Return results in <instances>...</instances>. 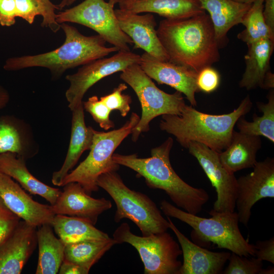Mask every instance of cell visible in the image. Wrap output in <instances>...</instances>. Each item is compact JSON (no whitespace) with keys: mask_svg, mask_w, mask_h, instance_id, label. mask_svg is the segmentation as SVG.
<instances>
[{"mask_svg":"<svg viewBox=\"0 0 274 274\" xmlns=\"http://www.w3.org/2000/svg\"><path fill=\"white\" fill-rule=\"evenodd\" d=\"M83 106L84 110L92 116L101 128L108 130L115 127L114 122L110 118L111 111L97 96H92L87 101H83Z\"/></svg>","mask_w":274,"mask_h":274,"instance_id":"d6a6232c","label":"cell"},{"mask_svg":"<svg viewBox=\"0 0 274 274\" xmlns=\"http://www.w3.org/2000/svg\"><path fill=\"white\" fill-rule=\"evenodd\" d=\"M215 188L217 199L213 210L218 212H233L237 196V179L221 163L219 153L199 143L192 142L187 148Z\"/></svg>","mask_w":274,"mask_h":274,"instance_id":"7c38bea8","label":"cell"},{"mask_svg":"<svg viewBox=\"0 0 274 274\" xmlns=\"http://www.w3.org/2000/svg\"><path fill=\"white\" fill-rule=\"evenodd\" d=\"M68 0H62L59 4L57 5L58 9H61L66 6Z\"/></svg>","mask_w":274,"mask_h":274,"instance_id":"bcb514c9","label":"cell"},{"mask_svg":"<svg viewBox=\"0 0 274 274\" xmlns=\"http://www.w3.org/2000/svg\"><path fill=\"white\" fill-rule=\"evenodd\" d=\"M156 30L171 62L198 73L220 60V46L206 12L185 19H164Z\"/></svg>","mask_w":274,"mask_h":274,"instance_id":"6da1fadb","label":"cell"},{"mask_svg":"<svg viewBox=\"0 0 274 274\" xmlns=\"http://www.w3.org/2000/svg\"><path fill=\"white\" fill-rule=\"evenodd\" d=\"M113 238L105 239H89L65 245L64 261L72 262L90 270L114 245Z\"/></svg>","mask_w":274,"mask_h":274,"instance_id":"f1b7e54d","label":"cell"},{"mask_svg":"<svg viewBox=\"0 0 274 274\" xmlns=\"http://www.w3.org/2000/svg\"><path fill=\"white\" fill-rule=\"evenodd\" d=\"M45 8V15L43 18L41 26L48 27L53 32H57L61 28L60 24L55 20V10L58 9L57 5L53 4L50 0H40Z\"/></svg>","mask_w":274,"mask_h":274,"instance_id":"ab89813d","label":"cell"},{"mask_svg":"<svg viewBox=\"0 0 274 274\" xmlns=\"http://www.w3.org/2000/svg\"><path fill=\"white\" fill-rule=\"evenodd\" d=\"M207 11L215 30L220 47L227 41V35L234 26L241 23L252 4L232 0H197Z\"/></svg>","mask_w":274,"mask_h":274,"instance_id":"cb8c5ba5","label":"cell"},{"mask_svg":"<svg viewBox=\"0 0 274 274\" xmlns=\"http://www.w3.org/2000/svg\"><path fill=\"white\" fill-rule=\"evenodd\" d=\"M20 220L0 199V243L9 236Z\"/></svg>","mask_w":274,"mask_h":274,"instance_id":"8d00e7d4","label":"cell"},{"mask_svg":"<svg viewBox=\"0 0 274 274\" xmlns=\"http://www.w3.org/2000/svg\"><path fill=\"white\" fill-rule=\"evenodd\" d=\"M97 184L110 195L116 204L115 222L123 219L131 220L140 229L142 236L169 229L168 220L155 203L147 195L128 188L117 172L102 174L98 178Z\"/></svg>","mask_w":274,"mask_h":274,"instance_id":"8992f818","label":"cell"},{"mask_svg":"<svg viewBox=\"0 0 274 274\" xmlns=\"http://www.w3.org/2000/svg\"><path fill=\"white\" fill-rule=\"evenodd\" d=\"M173 143V138H167L151 150L150 157L139 158L136 154L114 153L113 160L144 178L148 187L164 191L177 207L197 215L209 200V194L202 188L190 186L175 172L169 159Z\"/></svg>","mask_w":274,"mask_h":274,"instance_id":"7a4b0ae2","label":"cell"},{"mask_svg":"<svg viewBox=\"0 0 274 274\" xmlns=\"http://www.w3.org/2000/svg\"><path fill=\"white\" fill-rule=\"evenodd\" d=\"M113 237L117 244L128 243L137 250L145 274H179L182 262L178 257L182 250L167 231L141 236L131 231L128 224L122 223Z\"/></svg>","mask_w":274,"mask_h":274,"instance_id":"9c48e42d","label":"cell"},{"mask_svg":"<svg viewBox=\"0 0 274 274\" xmlns=\"http://www.w3.org/2000/svg\"><path fill=\"white\" fill-rule=\"evenodd\" d=\"M160 208L166 217L176 218L192 228L191 238L193 243L204 248L216 246L225 249L240 256H254V245L250 244L241 232L237 212H218L212 209L210 218L189 213L166 200Z\"/></svg>","mask_w":274,"mask_h":274,"instance_id":"5b68a950","label":"cell"},{"mask_svg":"<svg viewBox=\"0 0 274 274\" xmlns=\"http://www.w3.org/2000/svg\"><path fill=\"white\" fill-rule=\"evenodd\" d=\"M62 187L55 203L51 205L55 215L78 217L95 225L99 216L112 208L110 200L91 197L78 183L70 182Z\"/></svg>","mask_w":274,"mask_h":274,"instance_id":"ac0fdd59","label":"cell"},{"mask_svg":"<svg viewBox=\"0 0 274 274\" xmlns=\"http://www.w3.org/2000/svg\"><path fill=\"white\" fill-rule=\"evenodd\" d=\"M0 199L8 209L28 224L37 227L52 225L55 214L51 206L33 200L19 184L1 171Z\"/></svg>","mask_w":274,"mask_h":274,"instance_id":"5bb4252c","label":"cell"},{"mask_svg":"<svg viewBox=\"0 0 274 274\" xmlns=\"http://www.w3.org/2000/svg\"><path fill=\"white\" fill-rule=\"evenodd\" d=\"M37 227L21 220L0 243V274H20L37 246Z\"/></svg>","mask_w":274,"mask_h":274,"instance_id":"e0dca14e","label":"cell"},{"mask_svg":"<svg viewBox=\"0 0 274 274\" xmlns=\"http://www.w3.org/2000/svg\"><path fill=\"white\" fill-rule=\"evenodd\" d=\"M118 4L121 9L136 14L155 13L167 19H185L206 12L197 0H136Z\"/></svg>","mask_w":274,"mask_h":274,"instance_id":"484cf974","label":"cell"},{"mask_svg":"<svg viewBox=\"0 0 274 274\" xmlns=\"http://www.w3.org/2000/svg\"><path fill=\"white\" fill-rule=\"evenodd\" d=\"M94 129L87 126L83 103L72 111L71 134L69 146L61 168L52 174L53 185L61 186L62 181L78 161L83 153L90 150Z\"/></svg>","mask_w":274,"mask_h":274,"instance_id":"ffe728a7","label":"cell"},{"mask_svg":"<svg viewBox=\"0 0 274 274\" xmlns=\"http://www.w3.org/2000/svg\"><path fill=\"white\" fill-rule=\"evenodd\" d=\"M169 228L176 235L183 256L179 274H220L228 260L229 252H212L199 246L182 233L167 217Z\"/></svg>","mask_w":274,"mask_h":274,"instance_id":"d6986e66","label":"cell"},{"mask_svg":"<svg viewBox=\"0 0 274 274\" xmlns=\"http://www.w3.org/2000/svg\"><path fill=\"white\" fill-rule=\"evenodd\" d=\"M120 78L134 90L141 106V117L131 133L132 141L136 142L141 133L149 130L151 121L156 117L181 115L186 105L182 93L176 91L169 94L159 89L139 64L127 66Z\"/></svg>","mask_w":274,"mask_h":274,"instance_id":"ba28073f","label":"cell"},{"mask_svg":"<svg viewBox=\"0 0 274 274\" xmlns=\"http://www.w3.org/2000/svg\"><path fill=\"white\" fill-rule=\"evenodd\" d=\"M38 151V146L29 125L14 116L0 117V153H15L26 160Z\"/></svg>","mask_w":274,"mask_h":274,"instance_id":"44dd1931","label":"cell"},{"mask_svg":"<svg viewBox=\"0 0 274 274\" xmlns=\"http://www.w3.org/2000/svg\"><path fill=\"white\" fill-rule=\"evenodd\" d=\"M0 171L16 180L31 194L39 195L53 205L61 192L39 180L28 170L26 160L11 152L0 153Z\"/></svg>","mask_w":274,"mask_h":274,"instance_id":"603a6c76","label":"cell"},{"mask_svg":"<svg viewBox=\"0 0 274 274\" xmlns=\"http://www.w3.org/2000/svg\"><path fill=\"white\" fill-rule=\"evenodd\" d=\"M253 171L237 179L235 201L239 222L247 226L253 206L259 200L274 197V158L257 161Z\"/></svg>","mask_w":274,"mask_h":274,"instance_id":"4fadbf2b","label":"cell"},{"mask_svg":"<svg viewBox=\"0 0 274 274\" xmlns=\"http://www.w3.org/2000/svg\"><path fill=\"white\" fill-rule=\"evenodd\" d=\"M264 0H257L252 4L241 23L245 28L237 35V38L247 45L262 39L274 41L273 33L266 25L262 14Z\"/></svg>","mask_w":274,"mask_h":274,"instance_id":"4dcf8cb0","label":"cell"},{"mask_svg":"<svg viewBox=\"0 0 274 274\" xmlns=\"http://www.w3.org/2000/svg\"><path fill=\"white\" fill-rule=\"evenodd\" d=\"M139 65L151 79L184 94L192 106H196L195 93L199 91L196 84L197 72L169 61L158 60L146 52L141 55Z\"/></svg>","mask_w":274,"mask_h":274,"instance_id":"9a60e30c","label":"cell"},{"mask_svg":"<svg viewBox=\"0 0 274 274\" xmlns=\"http://www.w3.org/2000/svg\"><path fill=\"white\" fill-rule=\"evenodd\" d=\"M247 45L248 50L244 57L246 68L239 86L247 90L257 87L263 89L265 80L272 73L270 60L274 49V41L265 39Z\"/></svg>","mask_w":274,"mask_h":274,"instance_id":"7402d4cb","label":"cell"},{"mask_svg":"<svg viewBox=\"0 0 274 274\" xmlns=\"http://www.w3.org/2000/svg\"><path fill=\"white\" fill-rule=\"evenodd\" d=\"M65 39L57 49L44 53L24 55L7 59L4 65L7 71L41 67L48 68L52 78H59L67 70L82 66L109 54L118 52L114 46L108 47L106 41L99 35L86 36L75 27L66 23L60 24Z\"/></svg>","mask_w":274,"mask_h":274,"instance_id":"277c9868","label":"cell"},{"mask_svg":"<svg viewBox=\"0 0 274 274\" xmlns=\"http://www.w3.org/2000/svg\"><path fill=\"white\" fill-rule=\"evenodd\" d=\"M140 117L132 113L129 119L120 128L108 132L94 130L92 144L90 152L74 170L62 181L61 186L70 182L80 184L89 195L97 191L98 178L102 174L117 172L120 165L113 160V155L122 142L131 133Z\"/></svg>","mask_w":274,"mask_h":274,"instance_id":"52a82bcc","label":"cell"},{"mask_svg":"<svg viewBox=\"0 0 274 274\" xmlns=\"http://www.w3.org/2000/svg\"><path fill=\"white\" fill-rule=\"evenodd\" d=\"M52 228L58 238L65 244L89 239H105L109 235L94 225L81 218L63 215H55Z\"/></svg>","mask_w":274,"mask_h":274,"instance_id":"83f0119b","label":"cell"},{"mask_svg":"<svg viewBox=\"0 0 274 274\" xmlns=\"http://www.w3.org/2000/svg\"><path fill=\"white\" fill-rule=\"evenodd\" d=\"M223 274H260L263 267L262 260L255 256L246 257L231 252Z\"/></svg>","mask_w":274,"mask_h":274,"instance_id":"1f68e13d","label":"cell"},{"mask_svg":"<svg viewBox=\"0 0 274 274\" xmlns=\"http://www.w3.org/2000/svg\"><path fill=\"white\" fill-rule=\"evenodd\" d=\"M119 0H84L78 5L56 14L59 24L72 22L88 27L119 51H130L133 43L120 28L114 6Z\"/></svg>","mask_w":274,"mask_h":274,"instance_id":"30bf717a","label":"cell"},{"mask_svg":"<svg viewBox=\"0 0 274 274\" xmlns=\"http://www.w3.org/2000/svg\"><path fill=\"white\" fill-rule=\"evenodd\" d=\"M127 88L125 83H121L111 93L100 98L111 111L118 110L123 117L129 112L132 102L130 95L122 93Z\"/></svg>","mask_w":274,"mask_h":274,"instance_id":"836d02e7","label":"cell"},{"mask_svg":"<svg viewBox=\"0 0 274 274\" xmlns=\"http://www.w3.org/2000/svg\"><path fill=\"white\" fill-rule=\"evenodd\" d=\"M266 103L257 102L259 111L262 113L261 116L256 113L253 115L252 122L241 117L236 124L239 131L252 135L263 136L274 143V90L271 89L267 95Z\"/></svg>","mask_w":274,"mask_h":274,"instance_id":"f546056e","label":"cell"},{"mask_svg":"<svg viewBox=\"0 0 274 274\" xmlns=\"http://www.w3.org/2000/svg\"><path fill=\"white\" fill-rule=\"evenodd\" d=\"M121 30L133 41L134 49H142L155 58L169 61L156 29V22L152 13L140 15L126 10H115Z\"/></svg>","mask_w":274,"mask_h":274,"instance_id":"2e32d148","label":"cell"},{"mask_svg":"<svg viewBox=\"0 0 274 274\" xmlns=\"http://www.w3.org/2000/svg\"><path fill=\"white\" fill-rule=\"evenodd\" d=\"M274 267L273 266H268L267 268L263 269L262 268L260 274H273Z\"/></svg>","mask_w":274,"mask_h":274,"instance_id":"ee69618b","label":"cell"},{"mask_svg":"<svg viewBox=\"0 0 274 274\" xmlns=\"http://www.w3.org/2000/svg\"><path fill=\"white\" fill-rule=\"evenodd\" d=\"M37 237L39 255L36 273H57L63 261L65 244L55 235L49 224L38 227Z\"/></svg>","mask_w":274,"mask_h":274,"instance_id":"4316f807","label":"cell"},{"mask_svg":"<svg viewBox=\"0 0 274 274\" xmlns=\"http://www.w3.org/2000/svg\"><path fill=\"white\" fill-rule=\"evenodd\" d=\"M136 0H119L118 3H128L133 2Z\"/></svg>","mask_w":274,"mask_h":274,"instance_id":"7dc6e473","label":"cell"},{"mask_svg":"<svg viewBox=\"0 0 274 274\" xmlns=\"http://www.w3.org/2000/svg\"><path fill=\"white\" fill-rule=\"evenodd\" d=\"M16 10L15 0H0V24L10 27L16 22Z\"/></svg>","mask_w":274,"mask_h":274,"instance_id":"74e56055","label":"cell"},{"mask_svg":"<svg viewBox=\"0 0 274 274\" xmlns=\"http://www.w3.org/2000/svg\"><path fill=\"white\" fill-rule=\"evenodd\" d=\"M254 256L262 261L274 264V237L265 241H258L254 244Z\"/></svg>","mask_w":274,"mask_h":274,"instance_id":"f35d334b","label":"cell"},{"mask_svg":"<svg viewBox=\"0 0 274 274\" xmlns=\"http://www.w3.org/2000/svg\"><path fill=\"white\" fill-rule=\"evenodd\" d=\"M141 55L131 51H118L114 55L101 58L82 65L77 72L68 75L70 82L65 92L68 107L72 111L83 103V98L93 85L102 79L115 73L122 72L129 65L139 64Z\"/></svg>","mask_w":274,"mask_h":274,"instance_id":"8fae6325","label":"cell"},{"mask_svg":"<svg viewBox=\"0 0 274 274\" xmlns=\"http://www.w3.org/2000/svg\"><path fill=\"white\" fill-rule=\"evenodd\" d=\"M77 0H68L66 6H70L72 4H73L75 2H76Z\"/></svg>","mask_w":274,"mask_h":274,"instance_id":"c3c4849f","label":"cell"},{"mask_svg":"<svg viewBox=\"0 0 274 274\" xmlns=\"http://www.w3.org/2000/svg\"><path fill=\"white\" fill-rule=\"evenodd\" d=\"M252 106L249 95L236 109L225 114L204 113L191 105H185L180 115H162L159 127L161 130L175 136L184 148H187L190 142H195L220 153L229 145L238 119L248 114Z\"/></svg>","mask_w":274,"mask_h":274,"instance_id":"3957f363","label":"cell"},{"mask_svg":"<svg viewBox=\"0 0 274 274\" xmlns=\"http://www.w3.org/2000/svg\"><path fill=\"white\" fill-rule=\"evenodd\" d=\"M10 96L8 91L0 85V109L5 108L10 101Z\"/></svg>","mask_w":274,"mask_h":274,"instance_id":"7bdbcfd3","label":"cell"},{"mask_svg":"<svg viewBox=\"0 0 274 274\" xmlns=\"http://www.w3.org/2000/svg\"><path fill=\"white\" fill-rule=\"evenodd\" d=\"M237 3L246 4H252L257 0H232Z\"/></svg>","mask_w":274,"mask_h":274,"instance_id":"f6af8a7d","label":"cell"},{"mask_svg":"<svg viewBox=\"0 0 274 274\" xmlns=\"http://www.w3.org/2000/svg\"><path fill=\"white\" fill-rule=\"evenodd\" d=\"M260 136L233 131L229 145L219 153L220 160L230 173L253 168L257 162L256 155L261 148Z\"/></svg>","mask_w":274,"mask_h":274,"instance_id":"d4e9b609","label":"cell"},{"mask_svg":"<svg viewBox=\"0 0 274 274\" xmlns=\"http://www.w3.org/2000/svg\"><path fill=\"white\" fill-rule=\"evenodd\" d=\"M262 14L266 25L274 33V0H264Z\"/></svg>","mask_w":274,"mask_h":274,"instance_id":"60d3db41","label":"cell"},{"mask_svg":"<svg viewBox=\"0 0 274 274\" xmlns=\"http://www.w3.org/2000/svg\"><path fill=\"white\" fill-rule=\"evenodd\" d=\"M89 270L75 263L63 261L59 268V274H87Z\"/></svg>","mask_w":274,"mask_h":274,"instance_id":"b9f144b4","label":"cell"},{"mask_svg":"<svg viewBox=\"0 0 274 274\" xmlns=\"http://www.w3.org/2000/svg\"><path fill=\"white\" fill-rule=\"evenodd\" d=\"M220 83V75L212 66L206 67L197 73L196 84L199 91L212 93L218 88Z\"/></svg>","mask_w":274,"mask_h":274,"instance_id":"d590c367","label":"cell"},{"mask_svg":"<svg viewBox=\"0 0 274 274\" xmlns=\"http://www.w3.org/2000/svg\"><path fill=\"white\" fill-rule=\"evenodd\" d=\"M17 17H20L29 24L33 23L35 17L45 15V8L40 0H15Z\"/></svg>","mask_w":274,"mask_h":274,"instance_id":"e575fe53","label":"cell"}]
</instances>
